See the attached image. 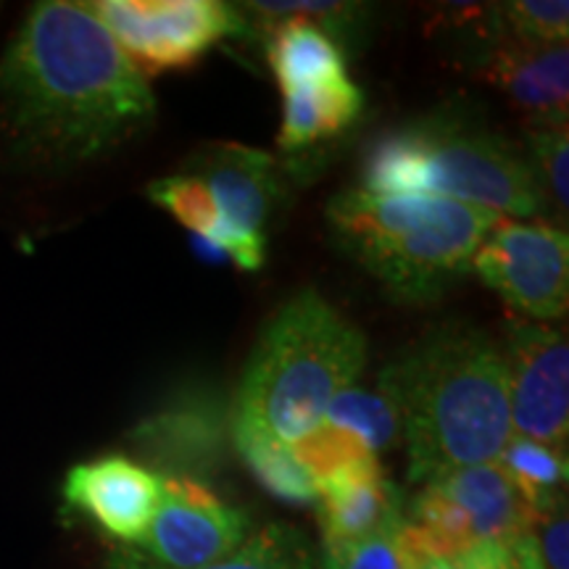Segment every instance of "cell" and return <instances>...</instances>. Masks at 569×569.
I'll list each match as a JSON object with an SVG mask.
<instances>
[{
    "label": "cell",
    "instance_id": "cell-28",
    "mask_svg": "<svg viewBox=\"0 0 569 569\" xmlns=\"http://www.w3.org/2000/svg\"><path fill=\"white\" fill-rule=\"evenodd\" d=\"M246 17H253L259 21H284V19H293V17H303L317 21L319 27L322 24H348L353 17L356 6L351 3H246L243 6Z\"/></svg>",
    "mask_w": 569,
    "mask_h": 569
},
{
    "label": "cell",
    "instance_id": "cell-18",
    "mask_svg": "<svg viewBox=\"0 0 569 569\" xmlns=\"http://www.w3.org/2000/svg\"><path fill=\"white\" fill-rule=\"evenodd\" d=\"M230 438L234 448H238L240 459L253 472V478L274 498L298 503V507L317 501V480L296 459L293 448L288 443H282V440L269 436L261 427L238 417H232Z\"/></svg>",
    "mask_w": 569,
    "mask_h": 569
},
{
    "label": "cell",
    "instance_id": "cell-15",
    "mask_svg": "<svg viewBox=\"0 0 569 569\" xmlns=\"http://www.w3.org/2000/svg\"><path fill=\"white\" fill-rule=\"evenodd\" d=\"M480 80L493 84L515 103L530 127L567 124L569 51L567 46L530 48L503 40L490 53Z\"/></svg>",
    "mask_w": 569,
    "mask_h": 569
},
{
    "label": "cell",
    "instance_id": "cell-25",
    "mask_svg": "<svg viewBox=\"0 0 569 569\" xmlns=\"http://www.w3.org/2000/svg\"><path fill=\"white\" fill-rule=\"evenodd\" d=\"M290 448H293L296 459L309 469L315 480L330 478V475L340 472V469L377 459L359 438H353L351 432L338 430V427L327 422H319L309 436L296 440Z\"/></svg>",
    "mask_w": 569,
    "mask_h": 569
},
{
    "label": "cell",
    "instance_id": "cell-23",
    "mask_svg": "<svg viewBox=\"0 0 569 569\" xmlns=\"http://www.w3.org/2000/svg\"><path fill=\"white\" fill-rule=\"evenodd\" d=\"M530 172L543 198L546 211L567 230L569 219V134L567 124L528 127Z\"/></svg>",
    "mask_w": 569,
    "mask_h": 569
},
{
    "label": "cell",
    "instance_id": "cell-27",
    "mask_svg": "<svg viewBox=\"0 0 569 569\" xmlns=\"http://www.w3.org/2000/svg\"><path fill=\"white\" fill-rule=\"evenodd\" d=\"M532 538L543 569H569V517L567 498L557 507L540 511L532 522Z\"/></svg>",
    "mask_w": 569,
    "mask_h": 569
},
{
    "label": "cell",
    "instance_id": "cell-17",
    "mask_svg": "<svg viewBox=\"0 0 569 569\" xmlns=\"http://www.w3.org/2000/svg\"><path fill=\"white\" fill-rule=\"evenodd\" d=\"M365 109V92L343 80L282 92V127L277 146L282 151H301L315 142L348 130Z\"/></svg>",
    "mask_w": 569,
    "mask_h": 569
},
{
    "label": "cell",
    "instance_id": "cell-21",
    "mask_svg": "<svg viewBox=\"0 0 569 569\" xmlns=\"http://www.w3.org/2000/svg\"><path fill=\"white\" fill-rule=\"evenodd\" d=\"M322 422L338 427V430L351 432L359 438L375 457H380L386 448H390L401 436L398 427V415L390 403V398L377 390L348 388L338 393L325 409Z\"/></svg>",
    "mask_w": 569,
    "mask_h": 569
},
{
    "label": "cell",
    "instance_id": "cell-3",
    "mask_svg": "<svg viewBox=\"0 0 569 569\" xmlns=\"http://www.w3.org/2000/svg\"><path fill=\"white\" fill-rule=\"evenodd\" d=\"M501 213L432 196L346 190L327 203V224L396 301H436L472 269Z\"/></svg>",
    "mask_w": 569,
    "mask_h": 569
},
{
    "label": "cell",
    "instance_id": "cell-9",
    "mask_svg": "<svg viewBox=\"0 0 569 569\" xmlns=\"http://www.w3.org/2000/svg\"><path fill=\"white\" fill-rule=\"evenodd\" d=\"M251 519L193 478H161V501L130 549L159 569H206L240 549Z\"/></svg>",
    "mask_w": 569,
    "mask_h": 569
},
{
    "label": "cell",
    "instance_id": "cell-11",
    "mask_svg": "<svg viewBox=\"0 0 569 569\" xmlns=\"http://www.w3.org/2000/svg\"><path fill=\"white\" fill-rule=\"evenodd\" d=\"M190 172L209 184L224 219L222 253L234 267L256 272L264 264V224L280 198L272 156L238 142H219L190 161Z\"/></svg>",
    "mask_w": 569,
    "mask_h": 569
},
{
    "label": "cell",
    "instance_id": "cell-12",
    "mask_svg": "<svg viewBox=\"0 0 569 569\" xmlns=\"http://www.w3.org/2000/svg\"><path fill=\"white\" fill-rule=\"evenodd\" d=\"M232 407L219 390L184 388L169 398L132 432L142 457L153 467L172 469L169 478L206 472L224 459Z\"/></svg>",
    "mask_w": 569,
    "mask_h": 569
},
{
    "label": "cell",
    "instance_id": "cell-10",
    "mask_svg": "<svg viewBox=\"0 0 569 569\" xmlns=\"http://www.w3.org/2000/svg\"><path fill=\"white\" fill-rule=\"evenodd\" d=\"M503 361L509 377L511 432L567 451L569 346L557 327L519 319L507 327Z\"/></svg>",
    "mask_w": 569,
    "mask_h": 569
},
{
    "label": "cell",
    "instance_id": "cell-22",
    "mask_svg": "<svg viewBox=\"0 0 569 569\" xmlns=\"http://www.w3.org/2000/svg\"><path fill=\"white\" fill-rule=\"evenodd\" d=\"M148 196L156 206L167 209L177 222L188 227L196 238L209 240L222 251L227 240V227L222 213H219L213 196L201 177L193 172L161 177L148 188Z\"/></svg>",
    "mask_w": 569,
    "mask_h": 569
},
{
    "label": "cell",
    "instance_id": "cell-29",
    "mask_svg": "<svg viewBox=\"0 0 569 569\" xmlns=\"http://www.w3.org/2000/svg\"><path fill=\"white\" fill-rule=\"evenodd\" d=\"M398 549H401L403 569H465V567H459L457 561H451V559L430 557V553H419V551L403 549L401 538H398Z\"/></svg>",
    "mask_w": 569,
    "mask_h": 569
},
{
    "label": "cell",
    "instance_id": "cell-6",
    "mask_svg": "<svg viewBox=\"0 0 569 569\" xmlns=\"http://www.w3.org/2000/svg\"><path fill=\"white\" fill-rule=\"evenodd\" d=\"M536 517L538 511L503 467L488 461L425 482L403 519L401 546L430 557H453L482 540L522 536Z\"/></svg>",
    "mask_w": 569,
    "mask_h": 569
},
{
    "label": "cell",
    "instance_id": "cell-24",
    "mask_svg": "<svg viewBox=\"0 0 569 569\" xmlns=\"http://www.w3.org/2000/svg\"><path fill=\"white\" fill-rule=\"evenodd\" d=\"M496 19L507 40L530 48L567 46L569 3L567 0H511L496 6Z\"/></svg>",
    "mask_w": 569,
    "mask_h": 569
},
{
    "label": "cell",
    "instance_id": "cell-1",
    "mask_svg": "<svg viewBox=\"0 0 569 569\" xmlns=\"http://www.w3.org/2000/svg\"><path fill=\"white\" fill-rule=\"evenodd\" d=\"M151 84L90 3L32 6L0 56V130L32 167L71 169L151 124Z\"/></svg>",
    "mask_w": 569,
    "mask_h": 569
},
{
    "label": "cell",
    "instance_id": "cell-8",
    "mask_svg": "<svg viewBox=\"0 0 569 569\" xmlns=\"http://www.w3.org/2000/svg\"><path fill=\"white\" fill-rule=\"evenodd\" d=\"M472 269L530 322L567 315L569 238L559 224L501 217L475 253Z\"/></svg>",
    "mask_w": 569,
    "mask_h": 569
},
{
    "label": "cell",
    "instance_id": "cell-19",
    "mask_svg": "<svg viewBox=\"0 0 569 569\" xmlns=\"http://www.w3.org/2000/svg\"><path fill=\"white\" fill-rule=\"evenodd\" d=\"M317 557L311 551L309 540L301 530L290 525H267V528L253 530L238 551L217 561L206 569H317ZM109 569H159L130 549H117L109 557Z\"/></svg>",
    "mask_w": 569,
    "mask_h": 569
},
{
    "label": "cell",
    "instance_id": "cell-7",
    "mask_svg": "<svg viewBox=\"0 0 569 569\" xmlns=\"http://www.w3.org/2000/svg\"><path fill=\"white\" fill-rule=\"evenodd\" d=\"M96 17L142 77L193 69L243 19L219 0H101Z\"/></svg>",
    "mask_w": 569,
    "mask_h": 569
},
{
    "label": "cell",
    "instance_id": "cell-4",
    "mask_svg": "<svg viewBox=\"0 0 569 569\" xmlns=\"http://www.w3.org/2000/svg\"><path fill=\"white\" fill-rule=\"evenodd\" d=\"M365 365V332L317 290H303L261 332L234 396L232 417L293 446L322 422L332 398L353 388Z\"/></svg>",
    "mask_w": 569,
    "mask_h": 569
},
{
    "label": "cell",
    "instance_id": "cell-2",
    "mask_svg": "<svg viewBox=\"0 0 569 569\" xmlns=\"http://www.w3.org/2000/svg\"><path fill=\"white\" fill-rule=\"evenodd\" d=\"M390 398L409 451V478L432 482L488 465L509 443V377L501 346L467 325H443L388 365Z\"/></svg>",
    "mask_w": 569,
    "mask_h": 569
},
{
    "label": "cell",
    "instance_id": "cell-14",
    "mask_svg": "<svg viewBox=\"0 0 569 569\" xmlns=\"http://www.w3.org/2000/svg\"><path fill=\"white\" fill-rule=\"evenodd\" d=\"M315 503L322 528V551L359 543L403 515L401 490L386 478L380 459L361 461L317 480Z\"/></svg>",
    "mask_w": 569,
    "mask_h": 569
},
{
    "label": "cell",
    "instance_id": "cell-13",
    "mask_svg": "<svg viewBox=\"0 0 569 569\" xmlns=\"http://www.w3.org/2000/svg\"><path fill=\"white\" fill-rule=\"evenodd\" d=\"M63 501L134 549L161 501V478L140 461L109 453L69 469Z\"/></svg>",
    "mask_w": 569,
    "mask_h": 569
},
{
    "label": "cell",
    "instance_id": "cell-16",
    "mask_svg": "<svg viewBox=\"0 0 569 569\" xmlns=\"http://www.w3.org/2000/svg\"><path fill=\"white\" fill-rule=\"evenodd\" d=\"M267 61L282 92L348 77L346 56L317 21L293 17L277 21L267 34Z\"/></svg>",
    "mask_w": 569,
    "mask_h": 569
},
{
    "label": "cell",
    "instance_id": "cell-26",
    "mask_svg": "<svg viewBox=\"0 0 569 569\" xmlns=\"http://www.w3.org/2000/svg\"><path fill=\"white\" fill-rule=\"evenodd\" d=\"M403 519H407L403 515L393 517L375 536L359 540L353 546H346V549L322 551L317 569H403L401 549H398Z\"/></svg>",
    "mask_w": 569,
    "mask_h": 569
},
{
    "label": "cell",
    "instance_id": "cell-5",
    "mask_svg": "<svg viewBox=\"0 0 569 569\" xmlns=\"http://www.w3.org/2000/svg\"><path fill=\"white\" fill-rule=\"evenodd\" d=\"M359 190L448 198L509 219L546 213L528 159L509 140L453 117H427L377 138Z\"/></svg>",
    "mask_w": 569,
    "mask_h": 569
},
{
    "label": "cell",
    "instance_id": "cell-20",
    "mask_svg": "<svg viewBox=\"0 0 569 569\" xmlns=\"http://www.w3.org/2000/svg\"><path fill=\"white\" fill-rule=\"evenodd\" d=\"M509 475L519 493L532 509L546 511L565 501L567 486V451L536 443V440L511 436L496 459Z\"/></svg>",
    "mask_w": 569,
    "mask_h": 569
}]
</instances>
